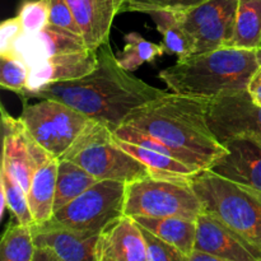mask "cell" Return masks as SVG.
I'll list each match as a JSON object with an SVG mask.
<instances>
[{
	"mask_svg": "<svg viewBox=\"0 0 261 261\" xmlns=\"http://www.w3.org/2000/svg\"><path fill=\"white\" fill-rule=\"evenodd\" d=\"M61 158L79 165L97 181L130 184L150 176L147 166L122 149L114 133L94 120H91Z\"/></svg>",
	"mask_w": 261,
	"mask_h": 261,
	"instance_id": "cell-5",
	"label": "cell"
},
{
	"mask_svg": "<svg viewBox=\"0 0 261 261\" xmlns=\"http://www.w3.org/2000/svg\"><path fill=\"white\" fill-rule=\"evenodd\" d=\"M58 163L59 158H51L41 166L36 171L30 190L27 191L28 204L35 224L46 223L54 216Z\"/></svg>",
	"mask_w": 261,
	"mask_h": 261,
	"instance_id": "cell-19",
	"label": "cell"
},
{
	"mask_svg": "<svg viewBox=\"0 0 261 261\" xmlns=\"http://www.w3.org/2000/svg\"><path fill=\"white\" fill-rule=\"evenodd\" d=\"M206 121L222 144L234 137L261 142V106L252 101L249 91L206 101Z\"/></svg>",
	"mask_w": 261,
	"mask_h": 261,
	"instance_id": "cell-10",
	"label": "cell"
},
{
	"mask_svg": "<svg viewBox=\"0 0 261 261\" xmlns=\"http://www.w3.org/2000/svg\"><path fill=\"white\" fill-rule=\"evenodd\" d=\"M35 241L31 227L12 223L5 229L0 245V261H33Z\"/></svg>",
	"mask_w": 261,
	"mask_h": 261,
	"instance_id": "cell-27",
	"label": "cell"
},
{
	"mask_svg": "<svg viewBox=\"0 0 261 261\" xmlns=\"http://www.w3.org/2000/svg\"><path fill=\"white\" fill-rule=\"evenodd\" d=\"M189 261H232V260H227V259H223V257L214 256V255L206 254V252H201V251H196V250H194L193 254L189 256Z\"/></svg>",
	"mask_w": 261,
	"mask_h": 261,
	"instance_id": "cell-36",
	"label": "cell"
},
{
	"mask_svg": "<svg viewBox=\"0 0 261 261\" xmlns=\"http://www.w3.org/2000/svg\"><path fill=\"white\" fill-rule=\"evenodd\" d=\"M239 0H206L178 13L180 23L193 43L191 56L228 47L234 33Z\"/></svg>",
	"mask_w": 261,
	"mask_h": 261,
	"instance_id": "cell-9",
	"label": "cell"
},
{
	"mask_svg": "<svg viewBox=\"0 0 261 261\" xmlns=\"http://www.w3.org/2000/svg\"><path fill=\"white\" fill-rule=\"evenodd\" d=\"M203 212V205L189 181L149 176L126 184L125 216L196 219Z\"/></svg>",
	"mask_w": 261,
	"mask_h": 261,
	"instance_id": "cell-6",
	"label": "cell"
},
{
	"mask_svg": "<svg viewBox=\"0 0 261 261\" xmlns=\"http://www.w3.org/2000/svg\"><path fill=\"white\" fill-rule=\"evenodd\" d=\"M87 48L82 36L48 24L36 33L23 32L15 41L9 55L19 58L31 69L53 56Z\"/></svg>",
	"mask_w": 261,
	"mask_h": 261,
	"instance_id": "cell-14",
	"label": "cell"
},
{
	"mask_svg": "<svg viewBox=\"0 0 261 261\" xmlns=\"http://www.w3.org/2000/svg\"><path fill=\"white\" fill-rule=\"evenodd\" d=\"M228 47H261V0H239L234 33Z\"/></svg>",
	"mask_w": 261,
	"mask_h": 261,
	"instance_id": "cell-23",
	"label": "cell"
},
{
	"mask_svg": "<svg viewBox=\"0 0 261 261\" xmlns=\"http://www.w3.org/2000/svg\"><path fill=\"white\" fill-rule=\"evenodd\" d=\"M30 68L19 58L13 55H0V86L24 97L28 92Z\"/></svg>",
	"mask_w": 261,
	"mask_h": 261,
	"instance_id": "cell-28",
	"label": "cell"
},
{
	"mask_svg": "<svg viewBox=\"0 0 261 261\" xmlns=\"http://www.w3.org/2000/svg\"><path fill=\"white\" fill-rule=\"evenodd\" d=\"M194 250L232 261H261L256 247L205 212L196 218Z\"/></svg>",
	"mask_w": 261,
	"mask_h": 261,
	"instance_id": "cell-13",
	"label": "cell"
},
{
	"mask_svg": "<svg viewBox=\"0 0 261 261\" xmlns=\"http://www.w3.org/2000/svg\"><path fill=\"white\" fill-rule=\"evenodd\" d=\"M22 33L23 27L18 15L4 20L0 25V55H9Z\"/></svg>",
	"mask_w": 261,
	"mask_h": 261,
	"instance_id": "cell-33",
	"label": "cell"
},
{
	"mask_svg": "<svg viewBox=\"0 0 261 261\" xmlns=\"http://www.w3.org/2000/svg\"><path fill=\"white\" fill-rule=\"evenodd\" d=\"M96 182V178L79 165L69 160L59 158L54 213L82 195Z\"/></svg>",
	"mask_w": 261,
	"mask_h": 261,
	"instance_id": "cell-22",
	"label": "cell"
},
{
	"mask_svg": "<svg viewBox=\"0 0 261 261\" xmlns=\"http://www.w3.org/2000/svg\"><path fill=\"white\" fill-rule=\"evenodd\" d=\"M98 261H147V244L133 217L121 216L99 233Z\"/></svg>",
	"mask_w": 261,
	"mask_h": 261,
	"instance_id": "cell-16",
	"label": "cell"
},
{
	"mask_svg": "<svg viewBox=\"0 0 261 261\" xmlns=\"http://www.w3.org/2000/svg\"><path fill=\"white\" fill-rule=\"evenodd\" d=\"M122 125L165 144L173 157L199 172L211 170L227 152L206 121L205 99L167 92L133 112Z\"/></svg>",
	"mask_w": 261,
	"mask_h": 261,
	"instance_id": "cell-2",
	"label": "cell"
},
{
	"mask_svg": "<svg viewBox=\"0 0 261 261\" xmlns=\"http://www.w3.org/2000/svg\"><path fill=\"white\" fill-rule=\"evenodd\" d=\"M206 0H126L122 12H139L149 14L155 10H167V12L184 13Z\"/></svg>",
	"mask_w": 261,
	"mask_h": 261,
	"instance_id": "cell-30",
	"label": "cell"
},
{
	"mask_svg": "<svg viewBox=\"0 0 261 261\" xmlns=\"http://www.w3.org/2000/svg\"><path fill=\"white\" fill-rule=\"evenodd\" d=\"M126 184L102 180L56 211L51 223L79 232L99 234L111 222L124 216Z\"/></svg>",
	"mask_w": 261,
	"mask_h": 261,
	"instance_id": "cell-8",
	"label": "cell"
},
{
	"mask_svg": "<svg viewBox=\"0 0 261 261\" xmlns=\"http://www.w3.org/2000/svg\"><path fill=\"white\" fill-rule=\"evenodd\" d=\"M23 32L36 33L48 25L50 8L47 0H25L18 12Z\"/></svg>",
	"mask_w": 261,
	"mask_h": 261,
	"instance_id": "cell-29",
	"label": "cell"
},
{
	"mask_svg": "<svg viewBox=\"0 0 261 261\" xmlns=\"http://www.w3.org/2000/svg\"><path fill=\"white\" fill-rule=\"evenodd\" d=\"M203 211L236 232L261 252V194L211 170L190 178Z\"/></svg>",
	"mask_w": 261,
	"mask_h": 261,
	"instance_id": "cell-4",
	"label": "cell"
},
{
	"mask_svg": "<svg viewBox=\"0 0 261 261\" xmlns=\"http://www.w3.org/2000/svg\"><path fill=\"white\" fill-rule=\"evenodd\" d=\"M247 91H249V94L251 96L252 101L261 106V65L255 71L254 75H252Z\"/></svg>",
	"mask_w": 261,
	"mask_h": 261,
	"instance_id": "cell-34",
	"label": "cell"
},
{
	"mask_svg": "<svg viewBox=\"0 0 261 261\" xmlns=\"http://www.w3.org/2000/svg\"><path fill=\"white\" fill-rule=\"evenodd\" d=\"M115 140L122 149L126 150L127 153L134 155L137 160H139L143 165L147 166L150 176H153V177L190 181V178L194 175L199 173V171L194 170L190 166L185 165V163L176 160L175 157L165 152L134 144V143L119 139L116 137H115Z\"/></svg>",
	"mask_w": 261,
	"mask_h": 261,
	"instance_id": "cell-20",
	"label": "cell"
},
{
	"mask_svg": "<svg viewBox=\"0 0 261 261\" xmlns=\"http://www.w3.org/2000/svg\"><path fill=\"white\" fill-rule=\"evenodd\" d=\"M138 224L190 256L196 237V219L182 217H134Z\"/></svg>",
	"mask_w": 261,
	"mask_h": 261,
	"instance_id": "cell-21",
	"label": "cell"
},
{
	"mask_svg": "<svg viewBox=\"0 0 261 261\" xmlns=\"http://www.w3.org/2000/svg\"><path fill=\"white\" fill-rule=\"evenodd\" d=\"M261 65V47H222L177 60L160 78L172 93L209 101L247 91Z\"/></svg>",
	"mask_w": 261,
	"mask_h": 261,
	"instance_id": "cell-3",
	"label": "cell"
},
{
	"mask_svg": "<svg viewBox=\"0 0 261 261\" xmlns=\"http://www.w3.org/2000/svg\"><path fill=\"white\" fill-rule=\"evenodd\" d=\"M222 155L211 171L261 194V142L251 137H234L223 143Z\"/></svg>",
	"mask_w": 261,
	"mask_h": 261,
	"instance_id": "cell-12",
	"label": "cell"
},
{
	"mask_svg": "<svg viewBox=\"0 0 261 261\" xmlns=\"http://www.w3.org/2000/svg\"><path fill=\"white\" fill-rule=\"evenodd\" d=\"M33 139L55 158H61L75 143L91 119L55 99L24 105L19 116Z\"/></svg>",
	"mask_w": 261,
	"mask_h": 261,
	"instance_id": "cell-7",
	"label": "cell"
},
{
	"mask_svg": "<svg viewBox=\"0 0 261 261\" xmlns=\"http://www.w3.org/2000/svg\"><path fill=\"white\" fill-rule=\"evenodd\" d=\"M97 51L87 50L53 56L30 69L28 92L23 99L50 84L70 82L88 75L96 69Z\"/></svg>",
	"mask_w": 261,
	"mask_h": 261,
	"instance_id": "cell-15",
	"label": "cell"
},
{
	"mask_svg": "<svg viewBox=\"0 0 261 261\" xmlns=\"http://www.w3.org/2000/svg\"><path fill=\"white\" fill-rule=\"evenodd\" d=\"M2 167L14 176L24 190L28 191L36 171L55 157L33 139L19 117H13L4 107H2Z\"/></svg>",
	"mask_w": 261,
	"mask_h": 261,
	"instance_id": "cell-11",
	"label": "cell"
},
{
	"mask_svg": "<svg viewBox=\"0 0 261 261\" xmlns=\"http://www.w3.org/2000/svg\"><path fill=\"white\" fill-rule=\"evenodd\" d=\"M36 247H48L61 261H98L97 244L99 234L74 231L46 222L31 227Z\"/></svg>",
	"mask_w": 261,
	"mask_h": 261,
	"instance_id": "cell-17",
	"label": "cell"
},
{
	"mask_svg": "<svg viewBox=\"0 0 261 261\" xmlns=\"http://www.w3.org/2000/svg\"><path fill=\"white\" fill-rule=\"evenodd\" d=\"M50 8V19L48 24L82 36V31L76 23L68 0H47ZM83 37V36H82Z\"/></svg>",
	"mask_w": 261,
	"mask_h": 261,
	"instance_id": "cell-32",
	"label": "cell"
},
{
	"mask_svg": "<svg viewBox=\"0 0 261 261\" xmlns=\"http://www.w3.org/2000/svg\"><path fill=\"white\" fill-rule=\"evenodd\" d=\"M126 0H68L89 50L97 51L109 42L115 17Z\"/></svg>",
	"mask_w": 261,
	"mask_h": 261,
	"instance_id": "cell-18",
	"label": "cell"
},
{
	"mask_svg": "<svg viewBox=\"0 0 261 261\" xmlns=\"http://www.w3.org/2000/svg\"><path fill=\"white\" fill-rule=\"evenodd\" d=\"M0 190H2V214L4 213L7 206L18 223L22 226L32 227L35 221L28 204L27 191L4 167L0 170Z\"/></svg>",
	"mask_w": 261,
	"mask_h": 261,
	"instance_id": "cell-25",
	"label": "cell"
},
{
	"mask_svg": "<svg viewBox=\"0 0 261 261\" xmlns=\"http://www.w3.org/2000/svg\"><path fill=\"white\" fill-rule=\"evenodd\" d=\"M125 46L116 58L120 65L127 71H135L140 65L154 61L158 56L166 53L165 46L150 42L137 32H130L124 36Z\"/></svg>",
	"mask_w": 261,
	"mask_h": 261,
	"instance_id": "cell-26",
	"label": "cell"
},
{
	"mask_svg": "<svg viewBox=\"0 0 261 261\" xmlns=\"http://www.w3.org/2000/svg\"><path fill=\"white\" fill-rule=\"evenodd\" d=\"M140 226V224H139ZM147 244V261H189V256L173 245L163 241L140 226Z\"/></svg>",
	"mask_w": 261,
	"mask_h": 261,
	"instance_id": "cell-31",
	"label": "cell"
},
{
	"mask_svg": "<svg viewBox=\"0 0 261 261\" xmlns=\"http://www.w3.org/2000/svg\"><path fill=\"white\" fill-rule=\"evenodd\" d=\"M149 15L155 22L158 31L162 35L166 53L175 54L177 56V60H182L191 56L193 43L186 31L181 25L178 13L155 10V12H150Z\"/></svg>",
	"mask_w": 261,
	"mask_h": 261,
	"instance_id": "cell-24",
	"label": "cell"
},
{
	"mask_svg": "<svg viewBox=\"0 0 261 261\" xmlns=\"http://www.w3.org/2000/svg\"><path fill=\"white\" fill-rule=\"evenodd\" d=\"M33 261H61L60 257L48 247H36Z\"/></svg>",
	"mask_w": 261,
	"mask_h": 261,
	"instance_id": "cell-35",
	"label": "cell"
},
{
	"mask_svg": "<svg viewBox=\"0 0 261 261\" xmlns=\"http://www.w3.org/2000/svg\"><path fill=\"white\" fill-rule=\"evenodd\" d=\"M97 58L96 69L88 75L50 84L28 97L68 105L114 133L133 112L167 93L125 70L109 42L97 50Z\"/></svg>",
	"mask_w": 261,
	"mask_h": 261,
	"instance_id": "cell-1",
	"label": "cell"
}]
</instances>
